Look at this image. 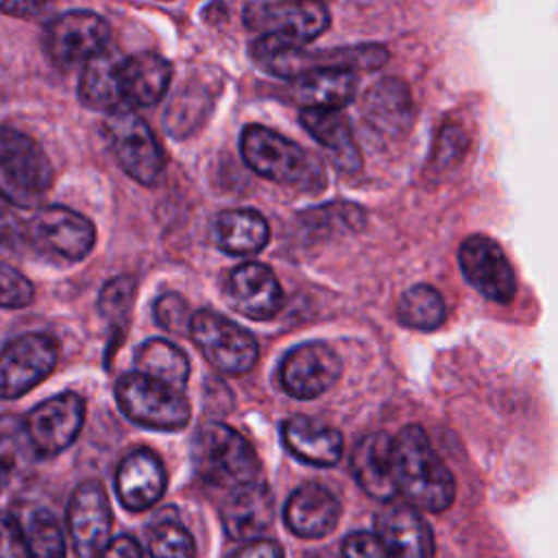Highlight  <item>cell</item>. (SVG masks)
<instances>
[{
  "label": "cell",
  "mask_w": 558,
  "mask_h": 558,
  "mask_svg": "<svg viewBox=\"0 0 558 558\" xmlns=\"http://www.w3.org/2000/svg\"><path fill=\"white\" fill-rule=\"evenodd\" d=\"M24 244L44 257L74 264L92 253L96 229L83 214L63 205H48L26 220Z\"/></svg>",
  "instance_id": "cell-8"
},
{
  "label": "cell",
  "mask_w": 558,
  "mask_h": 558,
  "mask_svg": "<svg viewBox=\"0 0 558 558\" xmlns=\"http://www.w3.org/2000/svg\"><path fill=\"white\" fill-rule=\"evenodd\" d=\"M357 89V74L351 70H316L296 76L294 100L303 109H342Z\"/></svg>",
  "instance_id": "cell-29"
},
{
  "label": "cell",
  "mask_w": 558,
  "mask_h": 558,
  "mask_svg": "<svg viewBox=\"0 0 558 558\" xmlns=\"http://www.w3.org/2000/svg\"><path fill=\"white\" fill-rule=\"evenodd\" d=\"M35 296L33 283L13 266L0 262V307L20 310L31 305Z\"/></svg>",
  "instance_id": "cell-38"
},
{
  "label": "cell",
  "mask_w": 558,
  "mask_h": 558,
  "mask_svg": "<svg viewBox=\"0 0 558 558\" xmlns=\"http://www.w3.org/2000/svg\"><path fill=\"white\" fill-rule=\"evenodd\" d=\"M242 20L251 31L286 46H305L329 28L331 15L320 0H253Z\"/></svg>",
  "instance_id": "cell-6"
},
{
  "label": "cell",
  "mask_w": 558,
  "mask_h": 558,
  "mask_svg": "<svg viewBox=\"0 0 558 558\" xmlns=\"http://www.w3.org/2000/svg\"><path fill=\"white\" fill-rule=\"evenodd\" d=\"M26 432L39 458H52L68 449L85 423V401L76 392H61L37 403L26 416Z\"/></svg>",
  "instance_id": "cell-13"
},
{
  "label": "cell",
  "mask_w": 558,
  "mask_h": 558,
  "mask_svg": "<svg viewBox=\"0 0 558 558\" xmlns=\"http://www.w3.org/2000/svg\"><path fill=\"white\" fill-rule=\"evenodd\" d=\"M105 137L118 166L137 183L153 185L163 172L166 153L153 129L133 109L113 111L105 122Z\"/></svg>",
  "instance_id": "cell-9"
},
{
  "label": "cell",
  "mask_w": 558,
  "mask_h": 558,
  "mask_svg": "<svg viewBox=\"0 0 558 558\" xmlns=\"http://www.w3.org/2000/svg\"><path fill=\"white\" fill-rule=\"evenodd\" d=\"M375 536L390 558H434L436 541L418 508L408 501H384L375 517Z\"/></svg>",
  "instance_id": "cell-16"
},
{
  "label": "cell",
  "mask_w": 558,
  "mask_h": 558,
  "mask_svg": "<svg viewBox=\"0 0 558 558\" xmlns=\"http://www.w3.org/2000/svg\"><path fill=\"white\" fill-rule=\"evenodd\" d=\"M0 174L24 194H41L52 185V166L41 146L26 133L0 124Z\"/></svg>",
  "instance_id": "cell-17"
},
{
  "label": "cell",
  "mask_w": 558,
  "mask_h": 558,
  "mask_svg": "<svg viewBox=\"0 0 558 558\" xmlns=\"http://www.w3.org/2000/svg\"><path fill=\"white\" fill-rule=\"evenodd\" d=\"M397 495L427 512H445L456 499V480L421 425H405L392 438Z\"/></svg>",
  "instance_id": "cell-1"
},
{
  "label": "cell",
  "mask_w": 558,
  "mask_h": 558,
  "mask_svg": "<svg viewBox=\"0 0 558 558\" xmlns=\"http://www.w3.org/2000/svg\"><path fill=\"white\" fill-rule=\"evenodd\" d=\"M150 558H194V538L177 519H161L148 532Z\"/></svg>",
  "instance_id": "cell-35"
},
{
  "label": "cell",
  "mask_w": 558,
  "mask_h": 558,
  "mask_svg": "<svg viewBox=\"0 0 558 558\" xmlns=\"http://www.w3.org/2000/svg\"><path fill=\"white\" fill-rule=\"evenodd\" d=\"M342 508L331 490L320 484H303L283 506L286 527L301 538H320L336 530Z\"/></svg>",
  "instance_id": "cell-21"
},
{
  "label": "cell",
  "mask_w": 558,
  "mask_h": 558,
  "mask_svg": "<svg viewBox=\"0 0 558 558\" xmlns=\"http://www.w3.org/2000/svg\"><path fill=\"white\" fill-rule=\"evenodd\" d=\"M447 316V305L442 294L429 286L418 283L408 288L397 303V318L401 325L418 331H432L442 325Z\"/></svg>",
  "instance_id": "cell-32"
},
{
  "label": "cell",
  "mask_w": 558,
  "mask_h": 558,
  "mask_svg": "<svg viewBox=\"0 0 558 558\" xmlns=\"http://www.w3.org/2000/svg\"><path fill=\"white\" fill-rule=\"evenodd\" d=\"M342 558H390L381 541L371 532H353L342 541Z\"/></svg>",
  "instance_id": "cell-41"
},
{
  "label": "cell",
  "mask_w": 558,
  "mask_h": 558,
  "mask_svg": "<svg viewBox=\"0 0 558 558\" xmlns=\"http://www.w3.org/2000/svg\"><path fill=\"white\" fill-rule=\"evenodd\" d=\"M35 460H39V456L26 432L24 416H17L13 412H2L0 414V464L7 471H11Z\"/></svg>",
  "instance_id": "cell-34"
},
{
  "label": "cell",
  "mask_w": 558,
  "mask_h": 558,
  "mask_svg": "<svg viewBox=\"0 0 558 558\" xmlns=\"http://www.w3.org/2000/svg\"><path fill=\"white\" fill-rule=\"evenodd\" d=\"M133 296H135V279L129 275L113 277L100 290L98 310L111 325H122L133 305Z\"/></svg>",
  "instance_id": "cell-36"
},
{
  "label": "cell",
  "mask_w": 558,
  "mask_h": 558,
  "mask_svg": "<svg viewBox=\"0 0 558 558\" xmlns=\"http://www.w3.org/2000/svg\"><path fill=\"white\" fill-rule=\"evenodd\" d=\"M464 279L488 301L508 305L517 294V277L504 248L488 235H469L458 251Z\"/></svg>",
  "instance_id": "cell-14"
},
{
  "label": "cell",
  "mask_w": 558,
  "mask_h": 558,
  "mask_svg": "<svg viewBox=\"0 0 558 558\" xmlns=\"http://www.w3.org/2000/svg\"><path fill=\"white\" fill-rule=\"evenodd\" d=\"M220 519L231 541H253L266 532L275 519V497L266 482L253 480L229 488L220 506Z\"/></svg>",
  "instance_id": "cell-19"
},
{
  "label": "cell",
  "mask_w": 558,
  "mask_h": 558,
  "mask_svg": "<svg viewBox=\"0 0 558 558\" xmlns=\"http://www.w3.org/2000/svg\"><path fill=\"white\" fill-rule=\"evenodd\" d=\"M214 240L229 255L259 253L270 238L266 218L255 209H227L214 220Z\"/></svg>",
  "instance_id": "cell-28"
},
{
  "label": "cell",
  "mask_w": 558,
  "mask_h": 558,
  "mask_svg": "<svg viewBox=\"0 0 558 558\" xmlns=\"http://www.w3.org/2000/svg\"><path fill=\"white\" fill-rule=\"evenodd\" d=\"M351 473L357 486L379 501L397 497L392 475V436L373 432L357 440L351 451Z\"/></svg>",
  "instance_id": "cell-23"
},
{
  "label": "cell",
  "mask_w": 558,
  "mask_h": 558,
  "mask_svg": "<svg viewBox=\"0 0 558 558\" xmlns=\"http://www.w3.org/2000/svg\"><path fill=\"white\" fill-rule=\"evenodd\" d=\"M244 163L259 177L303 192H320L327 174L320 159L272 129L248 124L240 135Z\"/></svg>",
  "instance_id": "cell-2"
},
{
  "label": "cell",
  "mask_w": 558,
  "mask_h": 558,
  "mask_svg": "<svg viewBox=\"0 0 558 558\" xmlns=\"http://www.w3.org/2000/svg\"><path fill=\"white\" fill-rule=\"evenodd\" d=\"M120 61L122 52L100 50L96 57L85 61L78 81V98L85 107L96 111H124L120 92Z\"/></svg>",
  "instance_id": "cell-27"
},
{
  "label": "cell",
  "mask_w": 558,
  "mask_h": 558,
  "mask_svg": "<svg viewBox=\"0 0 558 558\" xmlns=\"http://www.w3.org/2000/svg\"><path fill=\"white\" fill-rule=\"evenodd\" d=\"M281 440L296 460L312 466H333L344 445L336 427L305 414L290 416L281 423Z\"/></svg>",
  "instance_id": "cell-24"
},
{
  "label": "cell",
  "mask_w": 558,
  "mask_h": 558,
  "mask_svg": "<svg viewBox=\"0 0 558 558\" xmlns=\"http://www.w3.org/2000/svg\"><path fill=\"white\" fill-rule=\"evenodd\" d=\"M187 336L194 340L201 355L225 375L248 373L259 355L253 333L214 310L194 312L190 316Z\"/></svg>",
  "instance_id": "cell-7"
},
{
  "label": "cell",
  "mask_w": 558,
  "mask_h": 558,
  "mask_svg": "<svg viewBox=\"0 0 558 558\" xmlns=\"http://www.w3.org/2000/svg\"><path fill=\"white\" fill-rule=\"evenodd\" d=\"M0 558H28L22 525L11 514H0Z\"/></svg>",
  "instance_id": "cell-42"
},
{
  "label": "cell",
  "mask_w": 558,
  "mask_h": 558,
  "mask_svg": "<svg viewBox=\"0 0 558 558\" xmlns=\"http://www.w3.org/2000/svg\"><path fill=\"white\" fill-rule=\"evenodd\" d=\"M253 59L270 74L296 78L316 70H379L388 61V50L379 44H355L331 50H303V46H286L272 37L259 35L251 44Z\"/></svg>",
  "instance_id": "cell-3"
},
{
  "label": "cell",
  "mask_w": 558,
  "mask_h": 558,
  "mask_svg": "<svg viewBox=\"0 0 558 558\" xmlns=\"http://www.w3.org/2000/svg\"><path fill=\"white\" fill-rule=\"evenodd\" d=\"M172 68L157 52L122 54L120 92L124 109L150 107L159 102L170 85Z\"/></svg>",
  "instance_id": "cell-22"
},
{
  "label": "cell",
  "mask_w": 558,
  "mask_h": 558,
  "mask_svg": "<svg viewBox=\"0 0 558 558\" xmlns=\"http://www.w3.org/2000/svg\"><path fill=\"white\" fill-rule=\"evenodd\" d=\"M412 96L397 76L377 81L362 100V118L379 135H401L412 122Z\"/></svg>",
  "instance_id": "cell-26"
},
{
  "label": "cell",
  "mask_w": 558,
  "mask_h": 558,
  "mask_svg": "<svg viewBox=\"0 0 558 558\" xmlns=\"http://www.w3.org/2000/svg\"><path fill=\"white\" fill-rule=\"evenodd\" d=\"M26 218L20 207L0 190V248L17 251L24 244Z\"/></svg>",
  "instance_id": "cell-39"
},
{
  "label": "cell",
  "mask_w": 558,
  "mask_h": 558,
  "mask_svg": "<svg viewBox=\"0 0 558 558\" xmlns=\"http://www.w3.org/2000/svg\"><path fill=\"white\" fill-rule=\"evenodd\" d=\"M109 24L94 11H65L48 22L44 31V48L50 61L61 68H74L109 44Z\"/></svg>",
  "instance_id": "cell-10"
},
{
  "label": "cell",
  "mask_w": 558,
  "mask_h": 558,
  "mask_svg": "<svg viewBox=\"0 0 558 558\" xmlns=\"http://www.w3.org/2000/svg\"><path fill=\"white\" fill-rule=\"evenodd\" d=\"M196 475L216 488H235L257 480L259 458L251 442L225 423H205L192 440Z\"/></svg>",
  "instance_id": "cell-4"
},
{
  "label": "cell",
  "mask_w": 558,
  "mask_h": 558,
  "mask_svg": "<svg viewBox=\"0 0 558 558\" xmlns=\"http://www.w3.org/2000/svg\"><path fill=\"white\" fill-rule=\"evenodd\" d=\"M153 314H155L157 325L163 327L166 331L177 333V336L187 333L192 312L187 307V301L181 294H177V292L161 294L153 305Z\"/></svg>",
  "instance_id": "cell-37"
},
{
  "label": "cell",
  "mask_w": 558,
  "mask_h": 558,
  "mask_svg": "<svg viewBox=\"0 0 558 558\" xmlns=\"http://www.w3.org/2000/svg\"><path fill=\"white\" fill-rule=\"evenodd\" d=\"M277 375L290 397L307 401L325 395L340 379L342 360L327 342L310 340L283 355Z\"/></svg>",
  "instance_id": "cell-12"
},
{
  "label": "cell",
  "mask_w": 558,
  "mask_h": 558,
  "mask_svg": "<svg viewBox=\"0 0 558 558\" xmlns=\"http://www.w3.org/2000/svg\"><path fill=\"white\" fill-rule=\"evenodd\" d=\"M209 111H211L209 89L205 85L187 83L172 96L166 109V116H163L166 131L177 140H185L205 124Z\"/></svg>",
  "instance_id": "cell-31"
},
{
  "label": "cell",
  "mask_w": 558,
  "mask_h": 558,
  "mask_svg": "<svg viewBox=\"0 0 558 558\" xmlns=\"http://www.w3.org/2000/svg\"><path fill=\"white\" fill-rule=\"evenodd\" d=\"M166 482V469L159 456L146 447L126 453L116 471L118 499L131 512L153 508L163 497Z\"/></svg>",
  "instance_id": "cell-20"
},
{
  "label": "cell",
  "mask_w": 558,
  "mask_h": 558,
  "mask_svg": "<svg viewBox=\"0 0 558 558\" xmlns=\"http://www.w3.org/2000/svg\"><path fill=\"white\" fill-rule=\"evenodd\" d=\"M229 558H283V549L277 541L253 538L246 541L240 549H235Z\"/></svg>",
  "instance_id": "cell-43"
},
{
  "label": "cell",
  "mask_w": 558,
  "mask_h": 558,
  "mask_svg": "<svg viewBox=\"0 0 558 558\" xmlns=\"http://www.w3.org/2000/svg\"><path fill=\"white\" fill-rule=\"evenodd\" d=\"M116 403L122 414L146 429L179 432L192 418V405L183 390H177L140 371L116 381Z\"/></svg>",
  "instance_id": "cell-5"
},
{
  "label": "cell",
  "mask_w": 558,
  "mask_h": 558,
  "mask_svg": "<svg viewBox=\"0 0 558 558\" xmlns=\"http://www.w3.org/2000/svg\"><path fill=\"white\" fill-rule=\"evenodd\" d=\"M59 360V344L48 333H24L0 351V399H17L41 384Z\"/></svg>",
  "instance_id": "cell-11"
},
{
  "label": "cell",
  "mask_w": 558,
  "mask_h": 558,
  "mask_svg": "<svg viewBox=\"0 0 558 558\" xmlns=\"http://www.w3.org/2000/svg\"><path fill=\"white\" fill-rule=\"evenodd\" d=\"M469 148V137L458 124H447L438 133L434 161L436 166H453Z\"/></svg>",
  "instance_id": "cell-40"
},
{
  "label": "cell",
  "mask_w": 558,
  "mask_h": 558,
  "mask_svg": "<svg viewBox=\"0 0 558 558\" xmlns=\"http://www.w3.org/2000/svg\"><path fill=\"white\" fill-rule=\"evenodd\" d=\"M68 530L76 558H98L111 541V506L100 482L78 484L68 504Z\"/></svg>",
  "instance_id": "cell-15"
},
{
  "label": "cell",
  "mask_w": 558,
  "mask_h": 558,
  "mask_svg": "<svg viewBox=\"0 0 558 558\" xmlns=\"http://www.w3.org/2000/svg\"><path fill=\"white\" fill-rule=\"evenodd\" d=\"M7 475H9V471L0 464V490L4 488V484H7Z\"/></svg>",
  "instance_id": "cell-46"
},
{
  "label": "cell",
  "mask_w": 558,
  "mask_h": 558,
  "mask_svg": "<svg viewBox=\"0 0 558 558\" xmlns=\"http://www.w3.org/2000/svg\"><path fill=\"white\" fill-rule=\"evenodd\" d=\"M303 129L327 150L333 166L344 174L362 170V153L347 118L336 109H303Z\"/></svg>",
  "instance_id": "cell-25"
},
{
  "label": "cell",
  "mask_w": 558,
  "mask_h": 558,
  "mask_svg": "<svg viewBox=\"0 0 558 558\" xmlns=\"http://www.w3.org/2000/svg\"><path fill=\"white\" fill-rule=\"evenodd\" d=\"M54 0H0V13L13 17H37L50 9Z\"/></svg>",
  "instance_id": "cell-44"
},
{
  "label": "cell",
  "mask_w": 558,
  "mask_h": 558,
  "mask_svg": "<svg viewBox=\"0 0 558 558\" xmlns=\"http://www.w3.org/2000/svg\"><path fill=\"white\" fill-rule=\"evenodd\" d=\"M225 296L235 312L253 320H268L283 305V290L277 275L259 262H246L233 268L225 283Z\"/></svg>",
  "instance_id": "cell-18"
},
{
  "label": "cell",
  "mask_w": 558,
  "mask_h": 558,
  "mask_svg": "<svg viewBox=\"0 0 558 558\" xmlns=\"http://www.w3.org/2000/svg\"><path fill=\"white\" fill-rule=\"evenodd\" d=\"M22 525V523H20ZM28 558H65V541L59 521L46 508L33 510L22 525Z\"/></svg>",
  "instance_id": "cell-33"
},
{
  "label": "cell",
  "mask_w": 558,
  "mask_h": 558,
  "mask_svg": "<svg viewBox=\"0 0 558 558\" xmlns=\"http://www.w3.org/2000/svg\"><path fill=\"white\" fill-rule=\"evenodd\" d=\"M98 558H144L137 541L129 534H120L107 543Z\"/></svg>",
  "instance_id": "cell-45"
},
{
  "label": "cell",
  "mask_w": 558,
  "mask_h": 558,
  "mask_svg": "<svg viewBox=\"0 0 558 558\" xmlns=\"http://www.w3.org/2000/svg\"><path fill=\"white\" fill-rule=\"evenodd\" d=\"M140 373L155 377L177 390H183L190 379V360L183 349L163 338H150L135 351Z\"/></svg>",
  "instance_id": "cell-30"
}]
</instances>
